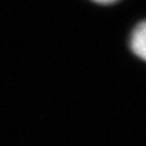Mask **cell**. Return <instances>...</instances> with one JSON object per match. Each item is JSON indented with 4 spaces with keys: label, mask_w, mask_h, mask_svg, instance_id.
Listing matches in <instances>:
<instances>
[{
    "label": "cell",
    "mask_w": 146,
    "mask_h": 146,
    "mask_svg": "<svg viewBox=\"0 0 146 146\" xmlns=\"http://www.w3.org/2000/svg\"><path fill=\"white\" fill-rule=\"evenodd\" d=\"M129 46L136 56L146 62V21L138 23L131 31Z\"/></svg>",
    "instance_id": "cell-1"
},
{
    "label": "cell",
    "mask_w": 146,
    "mask_h": 146,
    "mask_svg": "<svg viewBox=\"0 0 146 146\" xmlns=\"http://www.w3.org/2000/svg\"><path fill=\"white\" fill-rule=\"evenodd\" d=\"M91 1L98 3V4H102V5H110V4L117 3L118 0H91Z\"/></svg>",
    "instance_id": "cell-2"
}]
</instances>
